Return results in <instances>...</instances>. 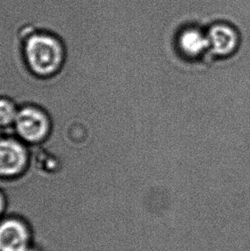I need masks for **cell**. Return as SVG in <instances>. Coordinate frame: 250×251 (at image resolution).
Instances as JSON below:
<instances>
[{"label":"cell","mask_w":250,"mask_h":251,"mask_svg":"<svg viewBox=\"0 0 250 251\" xmlns=\"http://www.w3.org/2000/svg\"><path fill=\"white\" fill-rule=\"evenodd\" d=\"M58 34L35 28L22 41V54L32 72L41 76L52 75L61 67L67 51Z\"/></svg>","instance_id":"6da1fadb"},{"label":"cell","mask_w":250,"mask_h":251,"mask_svg":"<svg viewBox=\"0 0 250 251\" xmlns=\"http://www.w3.org/2000/svg\"><path fill=\"white\" fill-rule=\"evenodd\" d=\"M17 132L22 139L38 143L48 136L50 123L44 112L34 107H25L17 112L15 119Z\"/></svg>","instance_id":"7a4b0ae2"},{"label":"cell","mask_w":250,"mask_h":251,"mask_svg":"<svg viewBox=\"0 0 250 251\" xmlns=\"http://www.w3.org/2000/svg\"><path fill=\"white\" fill-rule=\"evenodd\" d=\"M27 159V152L20 143L0 139V176H15L22 173Z\"/></svg>","instance_id":"3957f363"},{"label":"cell","mask_w":250,"mask_h":251,"mask_svg":"<svg viewBox=\"0 0 250 251\" xmlns=\"http://www.w3.org/2000/svg\"><path fill=\"white\" fill-rule=\"evenodd\" d=\"M30 231L17 220H7L0 224V251H25L30 247Z\"/></svg>","instance_id":"277c9868"},{"label":"cell","mask_w":250,"mask_h":251,"mask_svg":"<svg viewBox=\"0 0 250 251\" xmlns=\"http://www.w3.org/2000/svg\"><path fill=\"white\" fill-rule=\"evenodd\" d=\"M17 112L12 102L6 99H0V127L13 124L17 118Z\"/></svg>","instance_id":"5b68a950"},{"label":"cell","mask_w":250,"mask_h":251,"mask_svg":"<svg viewBox=\"0 0 250 251\" xmlns=\"http://www.w3.org/2000/svg\"><path fill=\"white\" fill-rule=\"evenodd\" d=\"M3 209H4V199L0 193V214L3 213Z\"/></svg>","instance_id":"8992f818"},{"label":"cell","mask_w":250,"mask_h":251,"mask_svg":"<svg viewBox=\"0 0 250 251\" xmlns=\"http://www.w3.org/2000/svg\"><path fill=\"white\" fill-rule=\"evenodd\" d=\"M25 251H37L36 250H34V249L31 248V247H29V248L27 249V250H26Z\"/></svg>","instance_id":"52a82bcc"}]
</instances>
